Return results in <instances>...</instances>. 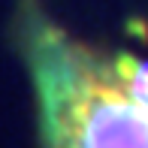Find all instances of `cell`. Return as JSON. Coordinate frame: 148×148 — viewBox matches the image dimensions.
<instances>
[{"label":"cell","mask_w":148,"mask_h":148,"mask_svg":"<svg viewBox=\"0 0 148 148\" xmlns=\"http://www.w3.org/2000/svg\"><path fill=\"white\" fill-rule=\"evenodd\" d=\"M112 60H115V70H118V76L124 79L127 91L148 103V60H139V58L127 55V51L112 55Z\"/></svg>","instance_id":"7a4b0ae2"},{"label":"cell","mask_w":148,"mask_h":148,"mask_svg":"<svg viewBox=\"0 0 148 148\" xmlns=\"http://www.w3.org/2000/svg\"><path fill=\"white\" fill-rule=\"evenodd\" d=\"M12 42L36 103L39 148H148V103L115 60L60 27L42 0H18Z\"/></svg>","instance_id":"6da1fadb"}]
</instances>
